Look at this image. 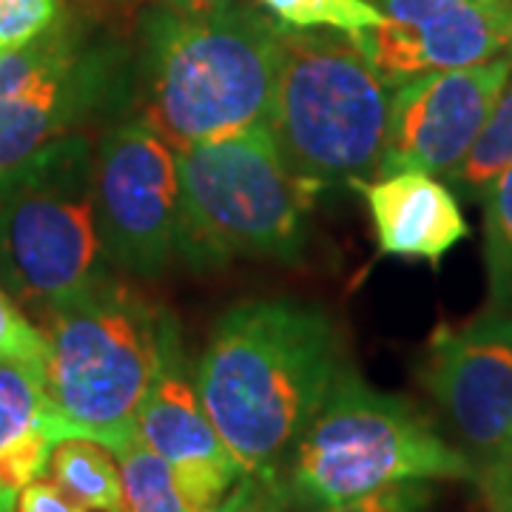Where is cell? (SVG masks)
Wrapping results in <instances>:
<instances>
[{"mask_svg":"<svg viewBox=\"0 0 512 512\" xmlns=\"http://www.w3.org/2000/svg\"><path fill=\"white\" fill-rule=\"evenodd\" d=\"M46 476L92 512H111L120 498L117 456L94 439L72 436L57 441L46 464Z\"/></svg>","mask_w":512,"mask_h":512,"instance_id":"obj_16","label":"cell"},{"mask_svg":"<svg viewBox=\"0 0 512 512\" xmlns=\"http://www.w3.org/2000/svg\"><path fill=\"white\" fill-rule=\"evenodd\" d=\"M83 23H86V20L77 18L74 12H69V9L63 6V15L57 18V23L46 32V35L32 40V43L23 46V49L3 52V55H0V97L20 89L23 83H29L49 60H55V57L72 43L74 35L83 29Z\"/></svg>","mask_w":512,"mask_h":512,"instance_id":"obj_22","label":"cell"},{"mask_svg":"<svg viewBox=\"0 0 512 512\" xmlns=\"http://www.w3.org/2000/svg\"><path fill=\"white\" fill-rule=\"evenodd\" d=\"M282 23L251 3L183 15H137L134 111L174 148L268 123Z\"/></svg>","mask_w":512,"mask_h":512,"instance_id":"obj_2","label":"cell"},{"mask_svg":"<svg viewBox=\"0 0 512 512\" xmlns=\"http://www.w3.org/2000/svg\"><path fill=\"white\" fill-rule=\"evenodd\" d=\"M137 439L171 467L191 512L217 504L242 478L239 461L202 404L180 330L171 336L163 367L140 407Z\"/></svg>","mask_w":512,"mask_h":512,"instance_id":"obj_13","label":"cell"},{"mask_svg":"<svg viewBox=\"0 0 512 512\" xmlns=\"http://www.w3.org/2000/svg\"><path fill=\"white\" fill-rule=\"evenodd\" d=\"M0 362L18 365L46 382L49 367V336L32 325V319L20 311L12 293L0 285Z\"/></svg>","mask_w":512,"mask_h":512,"instance_id":"obj_21","label":"cell"},{"mask_svg":"<svg viewBox=\"0 0 512 512\" xmlns=\"http://www.w3.org/2000/svg\"><path fill=\"white\" fill-rule=\"evenodd\" d=\"M419 376L458 450L484 467L512 441V308L436 328Z\"/></svg>","mask_w":512,"mask_h":512,"instance_id":"obj_10","label":"cell"},{"mask_svg":"<svg viewBox=\"0 0 512 512\" xmlns=\"http://www.w3.org/2000/svg\"><path fill=\"white\" fill-rule=\"evenodd\" d=\"M63 439H69V430L46 382L0 362V512H15L18 493L46 473L49 456Z\"/></svg>","mask_w":512,"mask_h":512,"instance_id":"obj_15","label":"cell"},{"mask_svg":"<svg viewBox=\"0 0 512 512\" xmlns=\"http://www.w3.org/2000/svg\"><path fill=\"white\" fill-rule=\"evenodd\" d=\"M117 456L120 498L111 512H191L171 467L148 444L134 439Z\"/></svg>","mask_w":512,"mask_h":512,"instance_id":"obj_18","label":"cell"},{"mask_svg":"<svg viewBox=\"0 0 512 512\" xmlns=\"http://www.w3.org/2000/svg\"><path fill=\"white\" fill-rule=\"evenodd\" d=\"M276 23L288 29H333L359 35L382 23L379 6L370 0H259Z\"/></svg>","mask_w":512,"mask_h":512,"instance_id":"obj_20","label":"cell"},{"mask_svg":"<svg viewBox=\"0 0 512 512\" xmlns=\"http://www.w3.org/2000/svg\"><path fill=\"white\" fill-rule=\"evenodd\" d=\"M390 94L350 35L282 26L268 111L282 163L316 191L376 180Z\"/></svg>","mask_w":512,"mask_h":512,"instance_id":"obj_4","label":"cell"},{"mask_svg":"<svg viewBox=\"0 0 512 512\" xmlns=\"http://www.w3.org/2000/svg\"><path fill=\"white\" fill-rule=\"evenodd\" d=\"M384 18L353 43L387 89L512 55V0H370Z\"/></svg>","mask_w":512,"mask_h":512,"instance_id":"obj_11","label":"cell"},{"mask_svg":"<svg viewBox=\"0 0 512 512\" xmlns=\"http://www.w3.org/2000/svg\"><path fill=\"white\" fill-rule=\"evenodd\" d=\"M481 202L490 308H512V165L495 177Z\"/></svg>","mask_w":512,"mask_h":512,"instance_id":"obj_19","label":"cell"},{"mask_svg":"<svg viewBox=\"0 0 512 512\" xmlns=\"http://www.w3.org/2000/svg\"><path fill=\"white\" fill-rule=\"evenodd\" d=\"M15 512H92L86 510L80 501H74L72 495L66 493L57 481L46 476H37L29 481L18 493V504Z\"/></svg>","mask_w":512,"mask_h":512,"instance_id":"obj_28","label":"cell"},{"mask_svg":"<svg viewBox=\"0 0 512 512\" xmlns=\"http://www.w3.org/2000/svg\"><path fill=\"white\" fill-rule=\"evenodd\" d=\"M89 131L63 137L0 183V285L55 308L106 276Z\"/></svg>","mask_w":512,"mask_h":512,"instance_id":"obj_7","label":"cell"},{"mask_svg":"<svg viewBox=\"0 0 512 512\" xmlns=\"http://www.w3.org/2000/svg\"><path fill=\"white\" fill-rule=\"evenodd\" d=\"M291 495L285 490L282 476H254L242 473L237 484L222 495L217 504L200 512H288Z\"/></svg>","mask_w":512,"mask_h":512,"instance_id":"obj_24","label":"cell"},{"mask_svg":"<svg viewBox=\"0 0 512 512\" xmlns=\"http://www.w3.org/2000/svg\"><path fill=\"white\" fill-rule=\"evenodd\" d=\"M63 15V0H0V55L29 46Z\"/></svg>","mask_w":512,"mask_h":512,"instance_id":"obj_23","label":"cell"},{"mask_svg":"<svg viewBox=\"0 0 512 512\" xmlns=\"http://www.w3.org/2000/svg\"><path fill=\"white\" fill-rule=\"evenodd\" d=\"M512 69V55L413 77L390 94L379 177L424 171L447 177L478 140Z\"/></svg>","mask_w":512,"mask_h":512,"instance_id":"obj_12","label":"cell"},{"mask_svg":"<svg viewBox=\"0 0 512 512\" xmlns=\"http://www.w3.org/2000/svg\"><path fill=\"white\" fill-rule=\"evenodd\" d=\"M430 501H433L430 481H404V484H393L376 493L313 507L305 512H427Z\"/></svg>","mask_w":512,"mask_h":512,"instance_id":"obj_25","label":"cell"},{"mask_svg":"<svg viewBox=\"0 0 512 512\" xmlns=\"http://www.w3.org/2000/svg\"><path fill=\"white\" fill-rule=\"evenodd\" d=\"M512 165V69L487 123L467 157L447 174V185L467 200H481L498 174Z\"/></svg>","mask_w":512,"mask_h":512,"instance_id":"obj_17","label":"cell"},{"mask_svg":"<svg viewBox=\"0 0 512 512\" xmlns=\"http://www.w3.org/2000/svg\"><path fill=\"white\" fill-rule=\"evenodd\" d=\"M92 29L100 26L83 23L55 60L0 97V183L63 137L134 114V52Z\"/></svg>","mask_w":512,"mask_h":512,"instance_id":"obj_8","label":"cell"},{"mask_svg":"<svg viewBox=\"0 0 512 512\" xmlns=\"http://www.w3.org/2000/svg\"><path fill=\"white\" fill-rule=\"evenodd\" d=\"M46 325V393L69 439H94L120 453L137 439L140 407L180 330L174 313L106 274L49 308Z\"/></svg>","mask_w":512,"mask_h":512,"instance_id":"obj_3","label":"cell"},{"mask_svg":"<svg viewBox=\"0 0 512 512\" xmlns=\"http://www.w3.org/2000/svg\"><path fill=\"white\" fill-rule=\"evenodd\" d=\"M177 168L174 256L185 268L217 271L245 256L302 259L319 191L282 163L268 123L225 140L177 148Z\"/></svg>","mask_w":512,"mask_h":512,"instance_id":"obj_5","label":"cell"},{"mask_svg":"<svg viewBox=\"0 0 512 512\" xmlns=\"http://www.w3.org/2000/svg\"><path fill=\"white\" fill-rule=\"evenodd\" d=\"M237 3H248V0H143V6H160V9H171V12H183V15L217 12V9L237 6Z\"/></svg>","mask_w":512,"mask_h":512,"instance_id":"obj_29","label":"cell"},{"mask_svg":"<svg viewBox=\"0 0 512 512\" xmlns=\"http://www.w3.org/2000/svg\"><path fill=\"white\" fill-rule=\"evenodd\" d=\"M367 202L379 254L421 259L433 268L470 237L456 191L424 171H399L353 185Z\"/></svg>","mask_w":512,"mask_h":512,"instance_id":"obj_14","label":"cell"},{"mask_svg":"<svg viewBox=\"0 0 512 512\" xmlns=\"http://www.w3.org/2000/svg\"><path fill=\"white\" fill-rule=\"evenodd\" d=\"M348 367L345 339L325 308L265 296L239 302L214 322L194 379L242 473L282 476Z\"/></svg>","mask_w":512,"mask_h":512,"instance_id":"obj_1","label":"cell"},{"mask_svg":"<svg viewBox=\"0 0 512 512\" xmlns=\"http://www.w3.org/2000/svg\"><path fill=\"white\" fill-rule=\"evenodd\" d=\"M92 183L106 262L143 279L163 274L174 259L180 211L177 148L128 114L100 131Z\"/></svg>","mask_w":512,"mask_h":512,"instance_id":"obj_9","label":"cell"},{"mask_svg":"<svg viewBox=\"0 0 512 512\" xmlns=\"http://www.w3.org/2000/svg\"><path fill=\"white\" fill-rule=\"evenodd\" d=\"M63 6L86 23L103 26L106 32H117L140 15L143 0H63Z\"/></svg>","mask_w":512,"mask_h":512,"instance_id":"obj_27","label":"cell"},{"mask_svg":"<svg viewBox=\"0 0 512 512\" xmlns=\"http://www.w3.org/2000/svg\"><path fill=\"white\" fill-rule=\"evenodd\" d=\"M476 484L487 501V512H512V441L484 467H478Z\"/></svg>","mask_w":512,"mask_h":512,"instance_id":"obj_26","label":"cell"},{"mask_svg":"<svg viewBox=\"0 0 512 512\" xmlns=\"http://www.w3.org/2000/svg\"><path fill=\"white\" fill-rule=\"evenodd\" d=\"M282 481L293 510H313L404 481H476V467L419 407L350 365L296 441Z\"/></svg>","mask_w":512,"mask_h":512,"instance_id":"obj_6","label":"cell"}]
</instances>
